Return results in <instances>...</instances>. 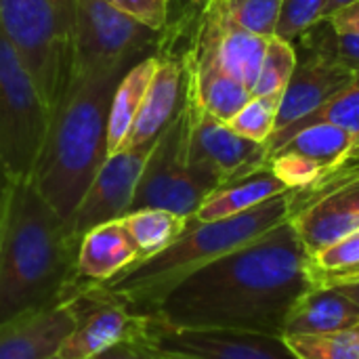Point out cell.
Segmentation results:
<instances>
[{
  "instance_id": "cell-19",
  "label": "cell",
  "mask_w": 359,
  "mask_h": 359,
  "mask_svg": "<svg viewBox=\"0 0 359 359\" xmlns=\"http://www.w3.org/2000/svg\"><path fill=\"white\" fill-rule=\"evenodd\" d=\"M290 191L273 172L269 166L238 179L233 183H227L219 189H215L198 208L194 215L196 221H217L225 217H233L240 212H246L280 194Z\"/></svg>"
},
{
  "instance_id": "cell-40",
  "label": "cell",
  "mask_w": 359,
  "mask_h": 359,
  "mask_svg": "<svg viewBox=\"0 0 359 359\" xmlns=\"http://www.w3.org/2000/svg\"><path fill=\"white\" fill-rule=\"evenodd\" d=\"M221 4H233V2H240V0H219Z\"/></svg>"
},
{
  "instance_id": "cell-16",
  "label": "cell",
  "mask_w": 359,
  "mask_h": 359,
  "mask_svg": "<svg viewBox=\"0 0 359 359\" xmlns=\"http://www.w3.org/2000/svg\"><path fill=\"white\" fill-rule=\"evenodd\" d=\"M139 261V252L122 223L109 221L88 229L78 242L76 278L84 284H103Z\"/></svg>"
},
{
  "instance_id": "cell-41",
  "label": "cell",
  "mask_w": 359,
  "mask_h": 359,
  "mask_svg": "<svg viewBox=\"0 0 359 359\" xmlns=\"http://www.w3.org/2000/svg\"><path fill=\"white\" fill-rule=\"evenodd\" d=\"M50 359H61V358H57V355H55V358H50Z\"/></svg>"
},
{
  "instance_id": "cell-39",
  "label": "cell",
  "mask_w": 359,
  "mask_h": 359,
  "mask_svg": "<svg viewBox=\"0 0 359 359\" xmlns=\"http://www.w3.org/2000/svg\"><path fill=\"white\" fill-rule=\"evenodd\" d=\"M337 288L341 292H345L351 301H355L359 305V280H355V282H345V284H337Z\"/></svg>"
},
{
  "instance_id": "cell-36",
  "label": "cell",
  "mask_w": 359,
  "mask_h": 359,
  "mask_svg": "<svg viewBox=\"0 0 359 359\" xmlns=\"http://www.w3.org/2000/svg\"><path fill=\"white\" fill-rule=\"evenodd\" d=\"M328 194L339 196L347 206H351L355 212H359V177L347 181V183H343L341 187H337V189H332V191H328ZM324 196H326V194H324ZM320 198H322V196H320Z\"/></svg>"
},
{
  "instance_id": "cell-14",
  "label": "cell",
  "mask_w": 359,
  "mask_h": 359,
  "mask_svg": "<svg viewBox=\"0 0 359 359\" xmlns=\"http://www.w3.org/2000/svg\"><path fill=\"white\" fill-rule=\"evenodd\" d=\"M355 69L341 63L330 50H316L307 59L299 61L280 97L273 135L290 128L320 109L326 101L345 90L355 80Z\"/></svg>"
},
{
  "instance_id": "cell-9",
  "label": "cell",
  "mask_w": 359,
  "mask_h": 359,
  "mask_svg": "<svg viewBox=\"0 0 359 359\" xmlns=\"http://www.w3.org/2000/svg\"><path fill=\"white\" fill-rule=\"evenodd\" d=\"M189 139H187V162L191 168L215 179L219 187L244 179L269 164L267 145L255 143L240 137L229 128L227 122L206 114L189 82Z\"/></svg>"
},
{
  "instance_id": "cell-4",
  "label": "cell",
  "mask_w": 359,
  "mask_h": 359,
  "mask_svg": "<svg viewBox=\"0 0 359 359\" xmlns=\"http://www.w3.org/2000/svg\"><path fill=\"white\" fill-rule=\"evenodd\" d=\"M292 217L290 191L280 194L246 212L217 219H189L187 229L162 252L139 261L99 286L103 292L124 301L135 313L149 307L162 292L206 263L257 240Z\"/></svg>"
},
{
  "instance_id": "cell-34",
  "label": "cell",
  "mask_w": 359,
  "mask_h": 359,
  "mask_svg": "<svg viewBox=\"0 0 359 359\" xmlns=\"http://www.w3.org/2000/svg\"><path fill=\"white\" fill-rule=\"evenodd\" d=\"M334 34V32H332ZM341 63L359 72V36L358 34H334V44L330 50Z\"/></svg>"
},
{
  "instance_id": "cell-3",
  "label": "cell",
  "mask_w": 359,
  "mask_h": 359,
  "mask_svg": "<svg viewBox=\"0 0 359 359\" xmlns=\"http://www.w3.org/2000/svg\"><path fill=\"white\" fill-rule=\"evenodd\" d=\"M137 61H120L76 76L50 114L32 183L55 212L69 223L95 175L109 156V105L122 76Z\"/></svg>"
},
{
  "instance_id": "cell-37",
  "label": "cell",
  "mask_w": 359,
  "mask_h": 359,
  "mask_svg": "<svg viewBox=\"0 0 359 359\" xmlns=\"http://www.w3.org/2000/svg\"><path fill=\"white\" fill-rule=\"evenodd\" d=\"M11 177H8V170L4 166V160L0 156V212H2V206H4V200H6V194H8V187H11Z\"/></svg>"
},
{
  "instance_id": "cell-35",
  "label": "cell",
  "mask_w": 359,
  "mask_h": 359,
  "mask_svg": "<svg viewBox=\"0 0 359 359\" xmlns=\"http://www.w3.org/2000/svg\"><path fill=\"white\" fill-rule=\"evenodd\" d=\"M326 23L330 25L334 34H358L359 36V0L330 15Z\"/></svg>"
},
{
  "instance_id": "cell-6",
  "label": "cell",
  "mask_w": 359,
  "mask_h": 359,
  "mask_svg": "<svg viewBox=\"0 0 359 359\" xmlns=\"http://www.w3.org/2000/svg\"><path fill=\"white\" fill-rule=\"evenodd\" d=\"M48 122L32 72L0 27V156L11 181L32 179Z\"/></svg>"
},
{
  "instance_id": "cell-7",
  "label": "cell",
  "mask_w": 359,
  "mask_h": 359,
  "mask_svg": "<svg viewBox=\"0 0 359 359\" xmlns=\"http://www.w3.org/2000/svg\"><path fill=\"white\" fill-rule=\"evenodd\" d=\"M187 139L189 103H185L179 118L160 135L154 149L149 151L128 212L141 208H162L191 219L202 202L215 189H219L215 179L189 166Z\"/></svg>"
},
{
  "instance_id": "cell-11",
  "label": "cell",
  "mask_w": 359,
  "mask_h": 359,
  "mask_svg": "<svg viewBox=\"0 0 359 359\" xmlns=\"http://www.w3.org/2000/svg\"><path fill=\"white\" fill-rule=\"evenodd\" d=\"M69 301L76 309V326L63 341L57 358L88 359L120 341L141 334L145 328V316L135 313L124 301L95 284H84Z\"/></svg>"
},
{
  "instance_id": "cell-10",
  "label": "cell",
  "mask_w": 359,
  "mask_h": 359,
  "mask_svg": "<svg viewBox=\"0 0 359 359\" xmlns=\"http://www.w3.org/2000/svg\"><path fill=\"white\" fill-rule=\"evenodd\" d=\"M145 339L164 359H301L280 334L172 328L145 316Z\"/></svg>"
},
{
  "instance_id": "cell-23",
  "label": "cell",
  "mask_w": 359,
  "mask_h": 359,
  "mask_svg": "<svg viewBox=\"0 0 359 359\" xmlns=\"http://www.w3.org/2000/svg\"><path fill=\"white\" fill-rule=\"evenodd\" d=\"M320 122H328V124H337L349 133H353L358 137L359 143V72L355 74V80L345 88L341 90L339 95H334L330 101H326L320 109H316L313 114H309L307 118H303L301 122L292 124L290 128L273 135L269 141H267V154L269 158L288 141L292 139L301 128L309 126V124H320Z\"/></svg>"
},
{
  "instance_id": "cell-22",
  "label": "cell",
  "mask_w": 359,
  "mask_h": 359,
  "mask_svg": "<svg viewBox=\"0 0 359 359\" xmlns=\"http://www.w3.org/2000/svg\"><path fill=\"white\" fill-rule=\"evenodd\" d=\"M122 223L139 252V261H145L179 240L187 229L189 219L162 208H141L124 215Z\"/></svg>"
},
{
  "instance_id": "cell-32",
  "label": "cell",
  "mask_w": 359,
  "mask_h": 359,
  "mask_svg": "<svg viewBox=\"0 0 359 359\" xmlns=\"http://www.w3.org/2000/svg\"><path fill=\"white\" fill-rule=\"evenodd\" d=\"M355 263H359V231L347 236L345 240H341L311 257V267L324 269V271L343 269V267H349Z\"/></svg>"
},
{
  "instance_id": "cell-15",
  "label": "cell",
  "mask_w": 359,
  "mask_h": 359,
  "mask_svg": "<svg viewBox=\"0 0 359 359\" xmlns=\"http://www.w3.org/2000/svg\"><path fill=\"white\" fill-rule=\"evenodd\" d=\"M76 326V309L67 299L55 307L34 311L0 324V359L55 358Z\"/></svg>"
},
{
  "instance_id": "cell-2",
  "label": "cell",
  "mask_w": 359,
  "mask_h": 359,
  "mask_svg": "<svg viewBox=\"0 0 359 359\" xmlns=\"http://www.w3.org/2000/svg\"><path fill=\"white\" fill-rule=\"evenodd\" d=\"M78 242L29 179L13 181L0 215V324L72 299Z\"/></svg>"
},
{
  "instance_id": "cell-1",
  "label": "cell",
  "mask_w": 359,
  "mask_h": 359,
  "mask_svg": "<svg viewBox=\"0 0 359 359\" xmlns=\"http://www.w3.org/2000/svg\"><path fill=\"white\" fill-rule=\"evenodd\" d=\"M313 286L311 257L288 219L191 271L141 316L172 328L282 337L288 313Z\"/></svg>"
},
{
  "instance_id": "cell-26",
  "label": "cell",
  "mask_w": 359,
  "mask_h": 359,
  "mask_svg": "<svg viewBox=\"0 0 359 359\" xmlns=\"http://www.w3.org/2000/svg\"><path fill=\"white\" fill-rule=\"evenodd\" d=\"M278 109L280 97H250L227 124L240 137L267 145L276 130Z\"/></svg>"
},
{
  "instance_id": "cell-17",
  "label": "cell",
  "mask_w": 359,
  "mask_h": 359,
  "mask_svg": "<svg viewBox=\"0 0 359 359\" xmlns=\"http://www.w3.org/2000/svg\"><path fill=\"white\" fill-rule=\"evenodd\" d=\"M359 326V305L337 286H313L288 313L284 334H326Z\"/></svg>"
},
{
  "instance_id": "cell-5",
  "label": "cell",
  "mask_w": 359,
  "mask_h": 359,
  "mask_svg": "<svg viewBox=\"0 0 359 359\" xmlns=\"http://www.w3.org/2000/svg\"><path fill=\"white\" fill-rule=\"evenodd\" d=\"M0 27L53 114L74 74V0H0Z\"/></svg>"
},
{
  "instance_id": "cell-33",
  "label": "cell",
  "mask_w": 359,
  "mask_h": 359,
  "mask_svg": "<svg viewBox=\"0 0 359 359\" xmlns=\"http://www.w3.org/2000/svg\"><path fill=\"white\" fill-rule=\"evenodd\" d=\"M88 359H164L160 355V351L145 339V328L141 334L130 337L126 341H120L107 349H103L101 353L93 355Z\"/></svg>"
},
{
  "instance_id": "cell-20",
  "label": "cell",
  "mask_w": 359,
  "mask_h": 359,
  "mask_svg": "<svg viewBox=\"0 0 359 359\" xmlns=\"http://www.w3.org/2000/svg\"><path fill=\"white\" fill-rule=\"evenodd\" d=\"M158 65V57L149 55L137 61L120 80L114 90L111 105H109V124H107V149L116 154L124 147V141L135 124V118L141 109L145 99L147 86L154 78Z\"/></svg>"
},
{
  "instance_id": "cell-29",
  "label": "cell",
  "mask_w": 359,
  "mask_h": 359,
  "mask_svg": "<svg viewBox=\"0 0 359 359\" xmlns=\"http://www.w3.org/2000/svg\"><path fill=\"white\" fill-rule=\"evenodd\" d=\"M326 0H284L276 36L294 42L324 21Z\"/></svg>"
},
{
  "instance_id": "cell-25",
  "label": "cell",
  "mask_w": 359,
  "mask_h": 359,
  "mask_svg": "<svg viewBox=\"0 0 359 359\" xmlns=\"http://www.w3.org/2000/svg\"><path fill=\"white\" fill-rule=\"evenodd\" d=\"M301 359H359V326L326 334L284 337Z\"/></svg>"
},
{
  "instance_id": "cell-28",
  "label": "cell",
  "mask_w": 359,
  "mask_h": 359,
  "mask_svg": "<svg viewBox=\"0 0 359 359\" xmlns=\"http://www.w3.org/2000/svg\"><path fill=\"white\" fill-rule=\"evenodd\" d=\"M271 172L290 189V191H305L309 187H313L324 170L322 166H318L313 160L305 158V156H299L294 151H278L269 158V164Z\"/></svg>"
},
{
  "instance_id": "cell-27",
  "label": "cell",
  "mask_w": 359,
  "mask_h": 359,
  "mask_svg": "<svg viewBox=\"0 0 359 359\" xmlns=\"http://www.w3.org/2000/svg\"><path fill=\"white\" fill-rule=\"evenodd\" d=\"M221 6L225 8L227 17L236 25L244 27L246 32L263 36V38H273L278 23H280L284 0H240V2L221 4Z\"/></svg>"
},
{
  "instance_id": "cell-21",
  "label": "cell",
  "mask_w": 359,
  "mask_h": 359,
  "mask_svg": "<svg viewBox=\"0 0 359 359\" xmlns=\"http://www.w3.org/2000/svg\"><path fill=\"white\" fill-rule=\"evenodd\" d=\"M355 145H358V137L353 133H349L337 124L320 122V124H309V126L301 128L278 151H294L299 156H305V158L313 160L318 166H322V170L326 175L328 170L339 166L351 154V149Z\"/></svg>"
},
{
  "instance_id": "cell-8",
  "label": "cell",
  "mask_w": 359,
  "mask_h": 359,
  "mask_svg": "<svg viewBox=\"0 0 359 359\" xmlns=\"http://www.w3.org/2000/svg\"><path fill=\"white\" fill-rule=\"evenodd\" d=\"M162 32L128 17L105 0H74V74L156 55Z\"/></svg>"
},
{
  "instance_id": "cell-42",
  "label": "cell",
  "mask_w": 359,
  "mask_h": 359,
  "mask_svg": "<svg viewBox=\"0 0 359 359\" xmlns=\"http://www.w3.org/2000/svg\"><path fill=\"white\" fill-rule=\"evenodd\" d=\"M0 215H2V212H0Z\"/></svg>"
},
{
  "instance_id": "cell-31",
  "label": "cell",
  "mask_w": 359,
  "mask_h": 359,
  "mask_svg": "<svg viewBox=\"0 0 359 359\" xmlns=\"http://www.w3.org/2000/svg\"><path fill=\"white\" fill-rule=\"evenodd\" d=\"M114 8L135 17L137 21L149 25L151 29L162 32L175 17L177 0H105Z\"/></svg>"
},
{
  "instance_id": "cell-12",
  "label": "cell",
  "mask_w": 359,
  "mask_h": 359,
  "mask_svg": "<svg viewBox=\"0 0 359 359\" xmlns=\"http://www.w3.org/2000/svg\"><path fill=\"white\" fill-rule=\"evenodd\" d=\"M154 145L120 149L107 156L67 223L69 236L76 242H80V238L88 229L109 221H118L130 210L143 166Z\"/></svg>"
},
{
  "instance_id": "cell-13",
  "label": "cell",
  "mask_w": 359,
  "mask_h": 359,
  "mask_svg": "<svg viewBox=\"0 0 359 359\" xmlns=\"http://www.w3.org/2000/svg\"><path fill=\"white\" fill-rule=\"evenodd\" d=\"M158 65L147 86L141 109L122 149L154 145L160 135L179 118L189 97V63L183 44L166 42L160 36L156 50Z\"/></svg>"
},
{
  "instance_id": "cell-30",
  "label": "cell",
  "mask_w": 359,
  "mask_h": 359,
  "mask_svg": "<svg viewBox=\"0 0 359 359\" xmlns=\"http://www.w3.org/2000/svg\"><path fill=\"white\" fill-rule=\"evenodd\" d=\"M355 177H359V143L351 149V154L339 166L328 170L313 187H309L305 191H290V196H292V212L299 210L301 206L309 204L311 200H316V198H320V196L341 187L343 183L351 181Z\"/></svg>"
},
{
  "instance_id": "cell-24",
  "label": "cell",
  "mask_w": 359,
  "mask_h": 359,
  "mask_svg": "<svg viewBox=\"0 0 359 359\" xmlns=\"http://www.w3.org/2000/svg\"><path fill=\"white\" fill-rule=\"evenodd\" d=\"M299 55L292 42L273 36L267 42V50L261 63V72L252 86V97H282L286 84L290 82Z\"/></svg>"
},
{
  "instance_id": "cell-38",
  "label": "cell",
  "mask_w": 359,
  "mask_h": 359,
  "mask_svg": "<svg viewBox=\"0 0 359 359\" xmlns=\"http://www.w3.org/2000/svg\"><path fill=\"white\" fill-rule=\"evenodd\" d=\"M355 0H326V8H324V21L330 17V15H334L337 11H341V8H345V6H349V4H353Z\"/></svg>"
},
{
  "instance_id": "cell-18",
  "label": "cell",
  "mask_w": 359,
  "mask_h": 359,
  "mask_svg": "<svg viewBox=\"0 0 359 359\" xmlns=\"http://www.w3.org/2000/svg\"><path fill=\"white\" fill-rule=\"evenodd\" d=\"M309 257L359 231V212L339 196L326 194L301 206L290 217Z\"/></svg>"
}]
</instances>
